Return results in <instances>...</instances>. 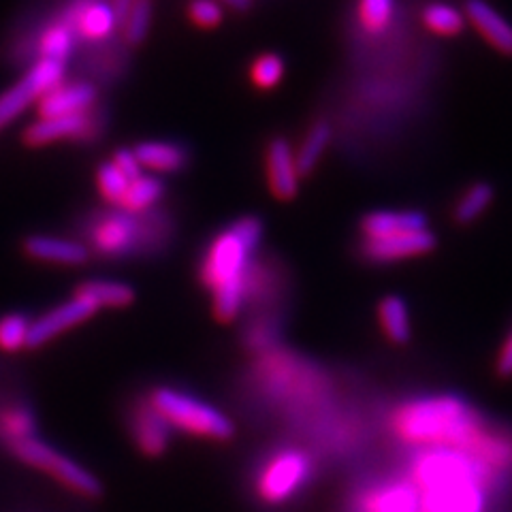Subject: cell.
Returning <instances> with one entry per match:
<instances>
[{
    "label": "cell",
    "mask_w": 512,
    "mask_h": 512,
    "mask_svg": "<svg viewBox=\"0 0 512 512\" xmlns=\"http://www.w3.org/2000/svg\"><path fill=\"white\" fill-rule=\"evenodd\" d=\"M263 224L246 216L233 222L207 246L201 265V280L214 297V314L220 323H231L244 306L250 284V256L259 248Z\"/></svg>",
    "instance_id": "1"
},
{
    "label": "cell",
    "mask_w": 512,
    "mask_h": 512,
    "mask_svg": "<svg viewBox=\"0 0 512 512\" xmlns=\"http://www.w3.org/2000/svg\"><path fill=\"white\" fill-rule=\"evenodd\" d=\"M421 512H483L478 463L455 448H427L412 470Z\"/></svg>",
    "instance_id": "2"
},
{
    "label": "cell",
    "mask_w": 512,
    "mask_h": 512,
    "mask_svg": "<svg viewBox=\"0 0 512 512\" xmlns=\"http://www.w3.org/2000/svg\"><path fill=\"white\" fill-rule=\"evenodd\" d=\"M393 431L412 446L455 448L468 455L480 444L476 414L453 395L423 397L399 406L393 414Z\"/></svg>",
    "instance_id": "3"
},
{
    "label": "cell",
    "mask_w": 512,
    "mask_h": 512,
    "mask_svg": "<svg viewBox=\"0 0 512 512\" xmlns=\"http://www.w3.org/2000/svg\"><path fill=\"white\" fill-rule=\"evenodd\" d=\"M148 402L171 429L184 431V434L216 442H227L235 434L227 414L184 391L160 387L150 395Z\"/></svg>",
    "instance_id": "4"
},
{
    "label": "cell",
    "mask_w": 512,
    "mask_h": 512,
    "mask_svg": "<svg viewBox=\"0 0 512 512\" xmlns=\"http://www.w3.org/2000/svg\"><path fill=\"white\" fill-rule=\"evenodd\" d=\"M15 455H18L22 461L30 463L47 474H52L58 483L64 487H69L71 491L86 495V498H96L101 493V483L96 480L94 474H90L86 468L77 466L73 459L67 455L58 453L56 448L47 446L41 440L35 438H26L13 444Z\"/></svg>",
    "instance_id": "5"
},
{
    "label": "cell",
    "mask_w": 512,
    "mask_h": 512,
    "mask_svg": "<svg viewBox=\"0 0 512 512\" xmlns=\"http://www.w3.org/2000/svg\"><path fill=\"white\" fill-rule=\"evenodd\" d=\"M310 459L295 448L280 451L271 457L256 480L259 498L267 504H282L291 500L293 495L308 483L310 478Z\"/></svg>",
    "instance_id": "6"
},
{
    "label": "cell",
    "mask_w": 512,
    "mask_h": 512,
    "mask_svg": "<svg viewBox=\"0 0 512 512\" xmlns=\"http://www.w3.org/2000/svg\"><path fill=\"white\" fill-rule=\"evenodd\" d=\"M64 62L39 60L18 84L0 96V126L9 124L32 103L62 84Z\"/></svg>",
    "instance_id": "7"
},
{
    "label": "cell",
    "mask_w": 512,
    "mask_h": 512,
    "mask_svg": "<svg viewBox=\"0 0 512 512\" xmlns=\"http://www.w3.org/2000/svg\"><path fill=\"white\" fill-rule=\"evenodd\" d=\"M96 310L99 308L82 295H75L71 301L60 303L58 308L45 312L37 320H32L28 333V348H39L47 342H52L60 333L84 323V320H88Z\"/></svg>",
    "instance_id": "8"
},
{
    "label": "cell",
    "mask_w": 512,
    "mask_h": 512,
    "mask_svg": "<svg viewBox=\"0 0 512 512\" xmlns=\"http://www.w3.org/2000/svg\"><path fill=\"white\" fill-rule=\"evenodd\" d=\"M436 235L429 229L406 233V235H393V237H380V239H365L361 252L365 259L374 263H393L414 259V256L427 254L436 248Z\"/></svg>",
    "instance_id": "9"
},
{
    "label": "cell",
    "mask_w": 512,
    "mask_h": 512,
    "mask_svg": "<svg viewBox=\"0 0 512 512\" xmlns=\"http://www.w3.org/2000/svg\"><path fill=\"white\" fill-rule=\"evenodd\" d=\"M299 167L291 143L278 137L267 148V180L274 195L282 201L293 199L299 190Z\"/></svg>",
    "instance_id": "10"
},
{
    "label": "cell",
    "mask_w": 512,
    "mask_h": 512,
    "mask_svg": "<svg viewBox=\"0 0 512 512\" xmlns=\"http://www.w3.org/2000/svg\"><path fill=\"white\" fill-rule=\"evenodd\" d=\"M463 15L495 52L512 56V24L506 22L500 11H495L485 0H468Z\"/></svg>",
    "instance_id": "11"
},
{
    "label": "cell",
    "mask_w": 512,
    "mask_h": 512,
    "mask_svg": "<svg viewBox=\"0 0 512 512\" xmlns=\"http://www.w3.org/2000/svg\"><path fill=\"white\" fill-rule=\"evenodd\" d=\"M96 103V88L90 84H71V86H56L52 92H47L41 105L39 114L41 118H62V116H75L86 114V111Z\"/></svg>",
    "instance_id": "12"
},
{
    "label": "cell",
    "mask_w": 512,
    "mask_h": 512,
    "mask_svg": "<svg viewBox=\"0 0 512 512\" xmlns=\"http://www.w3.org/2000/svg\"><path fill=\"white\" fill-rule=\"evenodd\" d=\"M133 438L139 451L148 457L163 455L171 442V427L150 402H143L133 416Z\"/></svg>",
    "instance_id": "13"
},
{
    "label": "cell",
    "mask_w": 512,
    "mask_h": 512,
    "mask_svg": "<svg viewBox=\"0 0 512 512\" xmlns=\"http://www.w3.org/2000/svg\"><path fill=\"white\" fill-rule=\"evenodd\" d=\"M24 250L32 259L56 265H82L88 261L86 246L75 242V239L35 235L26 239Z\"/></svg>",
    "instance_id": "14"
},
{
    "label": "cell",
    "mask_w": 512,
    "mask_h": 512,
    "mask_svg": "<svg viewBox=\"0 0 512 512\" xmlns=\"http://www.w3.org/2000/svg\"><path fill=\"white\" fill-rule=\"evenodd\" d=\"M92 120L90 114H75V116H62V118H41L39 122L30 124L24 133L26 143L30 146H47L60 139H75L88 133Z\"/></svg>",
    "instance_id": "15"
},
{
    "label": "cell",
    "mask_w": 512,
    "mask_h": 512,
    "mask_svg": "<svg viewBox=\"0 0 512 512\" xmlns=\"http://www.w3.org/2000/svg\"><path fill=\"white\" fill-rule=\"evenodd\" d=\"M427 229V218L421 212H372L361 222L365 239L406 235Z\"/></svg>",
    "instance_id": "16"
},
{
    "label": "cell",
    "mask_w": 512,
    "mask_h": 512,
    "mask_svg": "<svg viewBox=\"0 0 512 512\" xmlns=\"http://www.w3.org/2000/svg\"><path fill=\"white\" fill-rule=\"evenodd\" d=\"M135 154L143 169L156 173L182 171L188 163V152L169 141H143L135 148Z\"/></svg>",
    "instance_id": "17"
},
{
    "label": "cell",
    "mask_w": 512,
    "mask_h": 512,
    "mask_svg": "<svg viewBox=\"0 0 512 512\" xmlns=\"http://www.w3.org/2000/svg\"><path fill=\"white\" fill-rule=\"evenodd\" d=\"M118 15L114 11V5L105 3V0H94L77 11L75 26L79 35L86 39H105L107 35L116 30Z\"/></svg>",
    "instance_id": "18"
},
{
    "label": "cell",
    "mask_w": 512,
    "mask_h": 512,
    "mask_svg": "<svg viewBox=\"0 0 512 512\" xmlns=\"http://www.w3.org/2000/svg\"><path fill=\"white\" fill-rule=\"evenodd\" d=\"M77 295L90 299L96 308H126L135 299L133 286L116 280H88L79 286Z\"/></svg>",
    "instance_id": "19"
},
{
    "label": "cell",
    "mask_w": 512,
    "mask_h": 512,
    "mask_svg": "<svg viewBox=\"0 0 512 512\" xmlns=\"http://www.w3.org/2000/svg\"><path fill=\"white\" fill-rule=\"evenodd\" d=\"M378 318L384 335L393 344H406L412 335L410 327V312L406 301L397 295H389L380 301L378 306Z\"/></svg>",
    "instance_id": "20"
},
{
    "label": "cell",
    "mask_w": 512,
    "mask_h": 512,
    "mask_svg": "<svg viewBox=\"0 0 512 512\" xmlns=\"http://www.w3.org/2000/svg\"><path fill=\"white\" fill-rule=\"evenodd\" d=\"M367 512H421L419 493L414 485H391L378 489L365 502Z\"/></svg>",
    "instance_id": "21"
},
{
    "label": "cell",
    "mask_w": 512,
    "mask_h": 512,
    "mask_svg": "<svg viewBox=\"0 0 512 512\" xmlns=\"http://www.w3.org/2000/svg\"><path fill=\"white\" fill-rule=\"evenodd\" d=\"M135 224L128 216H111L105 218L103 224L94 233V246L105 254L126 252L133 244Z\"/></svg>",
    "instance_id": "22"
},
{
    "label": "cell",
    "mask_w": 512,
    "mask_h": 512,
    "mask_svg": "<svg viewBox=\"0 0 512 512\" xmlns=\"http://www.w3.org/2000/svg\"><path fill=\"white\" fill-rule=\"evenodd\" d=\"M493 197H495V190L491 184H487V182L472 184L457 199V203L453 207L455 222L457 224H472L474 220H478L489 210V205L493 203Z\"/></svg>",
    "instance_id": "23"
},
{
    "label": "cell",
    "mask_w": 512,
    "mask_h": 512,
    "mask_svg": "<svg viewBox=\"0 0 512 512\" xmlns=\"http://www.w3.org/2000/svg\"><path fill=\"white\" fill-rule=\"evenodd\" d=\"M331 141V128L325 122H316L310 126V131L303 137L299 150L295 152L297 167L301 175H308L318 165V160L323 158L327 146Z\"/></svg>",
    "instance_id": "24"
},
{
    "label": "cell",
    "mask_w": 512,
    "mask_h": 512,
    "mask_svg": "<svg viewBox=\"0 0 512 512\" xmlns=\"http://www.w3.org/2000/svg\"><path fill=\"white\" fill-rule=\"evenodd\" d=\"M163 192H165V184L158 178H154V175H141V178L128 184V190L120 205L126 212L137 214L141 210H148L150 205L158 203L160 197H163Z\"/></svg>",
    "instance_id": "25"
},
{
    "label": "cell",
    "mask_w": 512,
    "mask_h": 512,
    "mask_svg": "<svg viewBox=\"0 0 512 512\" xmlns=\"http://www.w3.org/2000/svg\"><path fill=\"white\" fill-rule=\"evenodd\" d=\"M423 24L440 37H455L466 26V15L451 5L431 3L423 9Z\"/></svg>",
    "instance_id": "26"
},
{
    "label": "cell",
    "mask_w": 512,
    "mask_h": 512,
    "mask_svg": "<svg viewBox=\"0 0 512 512\" xmlns=\"http://www.w3.org/2000/svg\"><path fill=\"white\" fill-rule=\"evenodd\" d=\"M128 184H131V180H128L111 160L109 163H103L99 171H96V186H99L103 199L109 203L120 205L128 190Z\"/></svg>",
    "instance_id": "27"
},
{
    "label": "cell",
    "mask_w": 512,
    "mask_h": 512,
    "mask_svg": "<svg viewBox=\"0 0 512 512\" xmlns=\"http://www.w3.org/2000/svg\"><path fill=\"white\" fill-rule=\"evenodd\" d=\"M73 32L67 24H56L41 39V60L64 62L71 52Z\"/></svg>",
    "instance_id": "28"
},
{
    "label": "cell",
    "mask_w": 512,
    "mask_h": 512,
    "mask_svg": "<svg viewBox=\"0 0 512 512\" xmlns=\"http://www.w3.org/2000/svg\"><path fill=\"white\" fill-rule=\"evenodd\" d=\"M30 320L22 314H9L0 318V348L7 352H15L28 346Z\"/></svg>",
    "instance_id": "29"
},
{
    "label": "cell",
    "mask_w": 512,
    "mask_h": 512,
    "mask_svg": "<svg viewBox=\"0 0 512 512\" xmlns=\"http://www.w3.org/2000/svg\"><path fill=\"white\" fill-rule=\"evenodd\" d=\"M152 24V5L150 0H137L133 5V9L128 11L126 20H124V39L128 43H141L143 39L148 37V30Z\"/></svg>",
    "instance_id": "30"
},
{
    "label": "cell",
    "mask_w": 512,
    "mask_h": 512,
    "mask_svg": "<svg viewBox=\"0 0 512 512\" xmlns=\"http://www.w3.org/2000/svg\"><path fill=\"white\" fill-rule=\"evenodd\" d=\"M250 77L254 86H259L263 90L276 88L280 84V79L284 77V62L276 54H263L254 60Z\"/></svg>",
    "instance_id": "31"
},
{
    "label": "cell",
    "mask_w": 512,
    "mask_h": 512,
    "mask_svg": "<svg viewBox=\"0 0 512 512\" xmlns=\"http://www.w3.org/2000/svg\"><path fill=\"white\" fill-rule=\"evenodd\" d=\"M395 11V0H361L359 3V18L361 24L372 30L380 32L391 24Z\"/></svg>",
    "instance_id": "32"
},
{
    "label": "cell",
    "mask_w": 512,
    "mask_h": 512,
    "mask_svg": "<svg viewBox=\"0 0 512 512\" xmlns=\"http://www.w3.org/2000/svg\"><path fill=\"white\" fill-rule=\"evenodd\" d=\"M190 20L201 28H214L222 22L224 9L218 0H192L188 7Z\"/></svg>",
    "instance_id": "33"
},
{
    "label": "cell",
    "mask_w": 512,
    "mask_h": 512,
    "mask_svg": "<svg viewBox=\"0 0 512 512\" xmlns=\"http://www.w3.org/2000/svg\"><path fill=\"white\" fill-rule=\"evenodd\" d=\"M111 163H114L131 182L143 175V167L139 163L135 150H118L114 158H111Z\"/></svg>",
    "instance_id": "34"
},
{
    "label": "cell",
    "mask_w": 512,
    "mask_h": 512,
    "mask_svg": "<svg viewBox=\"0 0 512 512\" xmlns=\"http://www.w3.org/2000/svg\"><path fill=\"white\" fill-rule=\"evenodd\" d=\"M5 431L13 438V444L20 442V440H26V438H32L30 431H32V419L26 414V412H15V414H9L5 419Z\"/></svg>",
    "instance_id": "35"
},
{
    "label": "cell",
    "mask_w": 512,
    "mask_h": 512,
    "mask_svg": "<svg viewBox=\"0 0 512 512\" xmlns=\"http://www.w3.org/2000/svg\"><path fill=\"white\" fill-rule=\"evenodd\" d=\"M495 372L500 378H512V329L504 338V344L498 352V361H495Z\"/></svg>",
    "instance_id": "36"
},
{
    "label": "cell",
    "mask_w": 512,
    "mask_h": 512,
    "mask_svg": "<svg viewBox=\"0 0 512 512\" xmlns=\"http://www.w3.org/2000/svg\"><path fill=\"white\" fill-rule=\"evenodd\" d=\"M137 3V0H114V11H116V15H118V22L120 24H124V20H126V15H128V11L133 9V5Z\"/></svg>",
    "instance_id": "37"
},
{
    "label": "cell",
    "mask_w": 512,
    "mask_h": 512,
    "mask_svg": "<svg viewBox=\"0 0 512 512\" xmlns=\"http://www.w3.org/2000/svg\"><path fill=\"white\" fill-rule=\"evenodd\" d=\"M222 5H227L235 11H246L252 5V0H222Z\"/></svg>",
    "instance_id": "38"
}]
</instances>
